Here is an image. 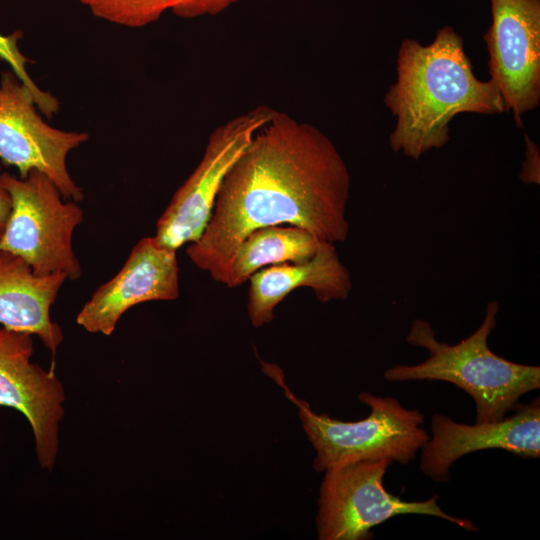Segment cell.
<instances>
[{
    "label": "cell",
    "instance_id": "8fae6325",
    "mask_svg": "<svg viewBox=\"0 0 540 540\" xmlns=\"http://www.w3.org/2000/svg\"><path fill=\"white\" fill-rule=\"evenodd\" d=\"M179 296L176 250L154 237L139 240L119 272L100 285L76 316L89 333L110 336L121 316L131 307Z\"/></svg>",
    "mask_w": 540,
    "mask_h": 540
},
{
    "label": "cell",
    "instance_id": "7a4b0ae2",
    "mask_svg": "<svg viewBox=\"0 0 540 540\" xmlns=\"http://www.w3.org/2000/svg\"><path fill=\"white\" fill-rule=\"evenodd\" d=\"M384 103L396 117L390 148L414 160L449 142V125L457 114L507 112L494 82L475 76L463 39L450 26L439 29L428 45L402 41L397 80Z\"/></svg>",
    "mask_w": 540,
    "mask_h": 540
},
{
    "label": "cell",
    "instance_id": "ffe728a7",
    "mask_svg": "<svg viewBox=\"0 0 540 540\" xmlns=\"http://www.w3.org/2000/svg\"><path fill=\"white\" fill-rule=\"evenodd\" d=\"M11 212V197L0 182V238L2 237Z\"/></svg>",
    "mask_w": 540,
    "mask_h": 540
},
{
    "label": "cell",
    "instance_id": "ba28073f",
    "mask_svg": "<svg viewBox=\"0 0 540 540\" xmlns=\"http://www.w3.org/2000/svg\"><path fill=\"white\" fill-rule=\"evenodd\" d=\"M31 91L6 71L0 78V161L25 178L33 170L47 175L66 200L79 202L83 190L69 174L66 159L89 139L86 132L64 131L47 124L37 113Z\"/></svg>",
    "mask_w": 540,
    "mask_h": 540
},
{
    "label": "cell",
    "instance_id": "5bb4252c",
    "mask_svg": "<svg viewBox=\"0 0 540 540\" xmlns=\"http://www.w3.org/2000/svg\"><path fill=\"white\" fill-rule=\"evenodd\" d=\"M66 280L61 272L37 275L22 258L0 250V324L36 335L54 355L63 332L50 311Z\"/></svg>",
    "mask_w": 540,
    "mask_h": 540
},
{
    "label": "cell",
    "instance_id": "277c9868",
    "mask_svg": "<svg viewBox=\"0 0 540 540\" xmlns=\"http://www.w3.org/2000/svg\"><path fill=\"white\" fill-rule=\"evenodd\" d=\"M261 363L264 372L298 407L302 427L316 451L313 467L317 472L358 461L387 459L407 465L430 437L421 427L424 415L419 410L405 408L396 398L369 392L358 395L359 401L370 408L364 419L347 422L317 414L291 392L279 367Z\"/></svg>",
    "mask_w": 540,
    "mask_h": 540
},
{
    "label": "cell",
    "instance_id": "9c48e42d",
    "mask_svg": "<svg viewBox=\"0 0 540 540\" xmlns=\"http://www.w3.org/2000/svg\"><path fill=\"white\" fill-rule=\"evenodd\" d=\"M484 35L490 79L518 127L540 103V0H491Z\"/></svg>",
    "mask_w": 540,
    "mask_h": 540
},
{
    "label": "cell",
    "instance_id": "8992f818",
    "mask_svg": "<svg viewBox=\"0 0 540 540\" xmlns=\"http://www.w3.org/2000/svg\"><path fill=\"white\" fill-rule=\"evenodd\" d=\"M390 460L358 461L325 471L320 486L317 534L320 540H367L371 529L403 514L428 515L477 532L471 520L449 515L438 505V495L405 501L389 493L383 479Z\"/></svg>",
    "mask_w": 540,
    "mask_h": 540
},
{
    "label": "cell",
    "instance_id": "4fadbf2b",
    "mask_svg": "<svg viewBox=\"0 0 540 540\" xmlns=\"http://www.w3.org/2000/svg\"><path fill=\"white\" fill-rule=\"evenodd\" d=\"M248 281L247 313L254 327L273 321L275 307L297 288L312 289L322 303L346 300L352 290L350 271L340 260L334 244L323 240L308 261L264 267Z\"/></svg>",
    "mask_w": 540,
    "mask_h": 540
},
{
    "label": "cell",
    "instance_id": "e0dca14e",
    "mask_svg": "<svg viewBox=\"0 0 540 540\" xmlns=\"http://www.w3.org/2000/svg\"><path fill=\"white\" fill-rule=\"evenodd\" d=\"M22 37L21 31H16L11 35L0 34V58L7 62L16 77L31 91L37 108L50 118L57 113L60 103L51 93L41 90L30 78L26 63L29 60L20 52L17 43Z\"/></svg>",
    "mask_w": 540,
    "mask_h": 540
},
{
    "label": "cell",
    "instance_id": "30bf717a",
    "mask_svg": "<svg viewBox=\"0 0 540 540\" xmlns=\"http://www.w3.org/2000/svg\"><path fill=\"white\" fill-rule=\"evenodd\" d=\"M33 335L0 328V406L21 412L34 436L42 469L53 471L60 448L65 391L54 369L33 363Z\"/></svg>",
    "mask_w": 540,
    "mask_h": 540
},
{
    "label": "cell",
    "instance_id": "7c38bea8",
    "mask_svg": "<svg viewBox=\"0 0 540 540\" xmlns=\"http://www.w3.org/2000/svg\"><path fill=\"white\" fill-rule=\"evenodd\" d=\"M485 449H502L525 459L539 458V397L529 404H518L512 416L496 422L470 425L433 414L431 437L421 448L420 469L435 482H447L457 460Z\"/></svg>",
    "mask_w": 540,
    "mask_h": 540
},
{
    "label": "cell",
    "instance_id": "5b68a950",
    "mask_svg": "<svg viewBox=\"0 0 540 540\" xmlns=\"http://www.w3.org/2000/svg\"><path fill=\"white\" fill-rule=\"evenodd\" d=\"M0 182L11 197L0 250L22 258L37 275L61 272L69 280L79 279L82 270L72 237L84 212L77 202L66 200L52 180L36 169L25 178L4 172Z\"/></svg>",
    "mask_w": 540,
    "mask_h": 540
},
{
    "label": "cell",
    "instance_id": "d6986e66",
    "mask_svg": "<svg viewBox=\"0 0 540 540\" xmlns=\"http://www.w3.org/2000/svg\"><path fill=\"white\" fill-rule=\"evenodd\" d=\"M525 161L520 172V179L526 184H539L540 182V157L539 149L527 135H525Z\"/></svg>",
    "mask_w": 540,
    "mask_h": 540
},
{
    "label": "cell",
    "instance_id": "6da1fadb",
    "mask_svg": "<svg viewBox=\"0 0 540 540\" xmlns=\"http://www.w3.org/2000/svg\"><path fill=\"white\" fill-rule=\"evenodd\" d=\"M350 187L346 163L330 138L275 110L227 171L211 217L186 254L226 285L235 249L255 229L289 224L319 240L345 242Z\"/></svg>",
    "mask_w": 540,
    "mask_h": 540
},
{
    "label": "cell",
    "instance_id": "ac0fdd59",
    "mask_svg": "<svg viewBox=\"0 0 540 540\" xmlns=\"http://www.w3.org/2000/svg\"><path fill=\"white\" fill-rule=\"evenodd\" d=\"M240 0H170L169 10L181 18L217 15Z\"/></svg>",
    "mask_w": 540,
    "mask_h": 540
},
{
    "label": "cell",
    "instance_id": "3957f363",
    "mask_svg": "<svg viewBox=\"0 0 540 540\" xmlns=\"http://www.w3.org/2000/svg\"><path fill=\"white\" fill-rule=\"evenodd\" d=\"M499 303L489 301L480 326L455 345L437 340L431 324L413 320L406 341L425 348L429 356L416 365H396L383 374L390 382L444 381L469 394L476 405V422L500 421L515 410L519 399L540 387V367L509 361L493 353L488 338L497 325Z\"/></svg>",
    "mask_w": 540,
    "mask_h": 540
},
{
    "label": "cell",
    "instance_id": "52a82bcc",
    "mask_svg": "<svg viewBox=\"0 0 540 540\" xmlns=\"http://www.w3.org/2000/svg\"><path fill=\"white\" fill-rule=\"evenodd\" d=\"M274 111L258 106L212 131L200 162L157 221L155 238L161 245L177 251L199 239L211 217L224 176Z\"/></svg>",
    "mask_w": 540,
    "mask_h": 540
},
{
    "label": "cell",
    "instance_id": "2e32d148",
    "mask_svg": "<svg viewBox=\"0 0 540 540\" xmlns=\"http://www.w3.org/2000/svg\"><path fill=\"white\" fill-rule=\"evenodd\" d=\"M97 18L130 28L157 21L169 10L170 0H78Z\"/></svg>",
    "mask_w": 540,
    "mask_h": 540
},
{
    "label": "cell",
    "instance_id": "9a60e30c",
    "mask_svg": "<svg viewBox=\"0 0 540 540\" xmlns=\"http://www.w3.org/2000/svg\"><path fill=\"white\" fill-rule=\"evenodd\" d=\"M320 240L298 226H264L251 231L238 244L230 265L226 286L239 287L267 265L302 263L311 259Z\"/></svg>",
    "mask_w": 540,
    "mask_h": 540
}]
</instances>
